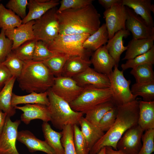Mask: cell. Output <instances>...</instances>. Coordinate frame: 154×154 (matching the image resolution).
I'll return each instance as SVG.
<instances>
[{"label":"cell","instance_id":"cell-1","mask_svg":"<svg viewBox=\"0 0 154 154\" xmlns=\"http://www.w3.org/2000/svg\"><path fill=\"white\" fill-rule=\"evenodd\" d=\"M59 34L91 35L100 26L101 16L92 4L75 9L57 12Z\"/></svg>","mask_w":154,"mask_h":154},{"label":"cell","instance_id":"cell-2","mask_svg":"<svg viewBox=\"0 0 154 154\" xmlns=\"http://www.w3.org/2000/svg\"><path fill=\"white\" fill-rule=\"evenodd\" d=\"M139 101L136 98L131 102L117 106L118 113L114 123L93 147L89 154H97L106 146L117 150V143L124 133L138 124Z\"/></svg>","mask_w":154,"mask_h":154},{"label":"cell","instance_id":"cell-3","mask_svg":"<svg viewBox=\"0 0 154 154\" xmlns=\"http://www.w3.org/2000/svg\"><path fill=\"white\" fill-rule=\"evenodd\" d=\"M55 77L42 62L25 61L20 76L16 79L19 86L28 93H41L52 86Z\"/></svg>","mask_w":154,"mask_h":154},{"label":"cell","instance_id":"cell-4","mask_svg":"<svg viewBox=\"0 0 154 154\" xmlns=\"http://www.w3.org/2000/svg\"><path fill=\"white\" fill-rule=\"evenodd\" d=\"M47 92L49 102L47 107L53 126L62 130L66 125H79L83 114L73 110L69 103L55 94L50 88Z\"/></svg>","mask_w":154,"mask_h":154},{"label":"cell","instance_id":"cell-5","mask_svg":"<svg viewBox=\"0 0 154 154\" xmlns=\"http://www.w3.org/2000/svg\"><path fill=\"white\" fill-rule=\"evenodd\" d=\"M90 35L88 34L58 35L46 44L48 48L56 53H61L70 56H79L89 58L92 51L84 48L83 44Z\"/></svg>","mask_w":154,"mask_h":154},{"label":"cell","instance_id":"cell-6","mask_svg":"<svg viewBox=\"0 0 154 154\" xmlns=\"http://www.w3.org/2000/svg\"><path fill=\"white\" fill-rule=\"evenodd\" d=\"M112 95L110 88L88 87L84 88L79 96L69 104L74 111L85 114L98 105L111 100Z\"/></svg>","mask_w":154,"mask_h":154},{"label":"cell","instance_id":"cell-7","mask_svg":"<svg viewBox=\"0 0 154 154\" xmlns=\"http://www.w3.org/2000/svg\"><path fill=\"white\" fill-rule=\"evenodd\" d=\"M58 9H50L40 18L35 20L33 28L35 39L47 44L59 34V26L57 15Z\"/></svg>","mask_w":154,"mask_h":154},{"label":"cell","instance_id":"cell-8","mask_svg":"<svg viewBox=\"0 0 154 154\" xmlns=\"http://www.w3.org/2000/svg\"><path fill=\"white\" fill-rule=\"evenodd\" d=\"M108 76L112 93V99L117 106L131 102L137 98L131 92L129 87L131 80L125 78L123 70H119L118 66H115L114 70Z\"/></svg>","mask_w":154,"mask_h":154},{"label":"cell","instance_id":"cell-9","mask_svg":"<svg viewBox=\"0 0 154 154\" xmlns=\"http://www.w3.org/2000/svg\"><path fill=\"white\" fill-rule=\"evenodd\" d=\"M105 25L109 34V39L115 33L121 30L126 29V22L127 17L126 7L121 3L116 4L106 10L103 13Z\"/></svg>","mask_w":154,"mask_h":154},{"label":"cell","instance_id":"cell-10","mask_svg":"<svg viewBox=\"0 0 154 154\" xmlns=\"http://www.w3.org/2000/svg\"><path fill=\"white\" fill-rule=\"evenodd\" d=\"M50 89L55 94L70 103L79 96L84 88L79 86L72 78L61 76L55 77Z\"/></svg>","mask_w":154,"mask_h":154},{"label":"cell","instance_id":"cell-11","mask_svg":"<svg viewBox=\"0 0 154 154\" xmlns=\"http://www.w3.org/2000/svg\"><path fill=\"white\" fill-rule=\"evenodd\" d=\"M20 120L13 121L7 116L2 131L0 134V154H20L16 146Z\"/></svg>","mask_w":154,"mask_h":154},{"label":"cell","instance_id":"cell-12","mask_svg":"<svg viewBox=\"0 0 154 154\" xmlns=\"http://www.w3.org/2000/svg\"><path fill=\"white\" fill-rule=\"evenodd\" d=\"M143 132L138 124L127 129L118 142L117 150L126 154H137L142 145L141 137Z\"/></svg>","mask_w":154,"mask_h":154},{"label":"cell","instance_id":"cell-13","mask_svg":"<svg viewBox=\"0 0 154 154\" xmlns=\"http://www.w3.org/2000/svg\"><path fill=\"white\" fill-rule=\"evenodd\" d=\"M127 17L126 29L131 32L133 38L141 39L154 37V27L149 26L140 16L126 7Z\"/></svg>","mask_w":154,"mask_h":154},{"label":"cell","instance_id":"cell-14","mask_svg":"<svg viewBox=\"0 0 154 154\" xmlns=\"http://www.w3.org/2000/svg\"><path fill=\"white\" fill-rule=\"evenodd\" d=\"M72 78L79 86L84 88L90 86L107 88L110 86L108 76L99 73L90 67Z\"/></svg>","mask_w":154,"mask_h":154},{"label":"cell","instance_id":"cell-15","mask_svg":"<svg viewBox=\"0 0 154 154\" xmlns=\"http://www.w3.org/2000/svg\"><path fill=\"white\" fill-rule=\"evenodd\" d=\"M16 109L23 112L21 116V121L26 125L33 120L39 119L43 122L50 121V116L47 106L39 104H27L23 106H16Z\"/></svg>","mask_w":154,"mask_h":154},{"label":"cell","instance_id":"cell-16","mask_svg":"<svg viewBox=\"0 0 154 154\" xmlns=\"http://www.w3.org/2000/svg\"><path fill=\"white\" fill-rule=\"evenodd\" d=\"M35 22V20L31 21L22 23L13 29L5 31L6 37L13 42L12 51L26 42L35 39L33 28Z\"/></svg>","mask_w":154,"mask_h":154},{"label":"cell","instance_id":"cell-17","mask_svg":"<svg viewBox=\"0 0 154 154\" xmlns=\"http://www.w3.org/2000/svg\"><path fill=\"white\" fill-rule=\"evenodd\" d=\"M90 60L94 69L97 72L108 76L113 71L116 62L107 49L106 45L95 51L91 55Z\"/></svg>","mask_w":154,"mask_h":154},{"label":"cell","instance_id":"cell-18","mask_svg":"<svg viewBox=\"0 0 154 154\" xmlns=\"http://www.w3.org/2000/svg\"><path fill=\"white\" fill-rule=\"evenodd\" d=\"M60 4L58 0H29L27 7L29 12L26 17L22 19V23L35 20L41 17L50 9Z\"/></svg>","mask_w":154,"mask_h":154},{"label":"cell","instance_id":"cell-19","mask_svg":"<svg viewBox=\"0 0 154 154\" xmlns=\"http://www.w3.org/2000/svg\"><path fill=\"white\" fill-rule=\"evenodd\" d=\"M17 140L25 145L31 153L41 151L47 154H56L45 141L37 138L28 130L18 131Z\"/></svg>","mask_w":154,"mask_h":154},{"label":"cell","instance_id":"cell-20","mask_svg":"<svg viewBox=\"0 0 154 154\" xmlns=\"http://www.w3.org/2000/svg\"><path fill=\"white\" fill-rule=\"evenodd\" d=\"M121 3L132 10L149 26L154 27L151 13H154V6L151 0H121Z\"/></svg>","mask_w":154,"mask_h":154},{"label":"cell","instance_id":"cell-21","mask_svg":"<svg viewBox=\"0 0 154 154\" xmlns=\"http://www.w3.org/2000/svg\"><path fill=\"white\" fill-rule=\"evenodd\" d=\"M130 34L126 29H121L116 32L114 36L109 39L106 46L109 54L114 60L118 67L121 54L127 49L123 45V39Z\"/></svg>","mask_w":154,"mask_h":154},{"label":"cell","instance_id":"cell-22","mask_svg":"<svg viewBox=\"0 0 154 154\" xmlns=\"http://www.w3.org/2000/svg\"><path fill=\"white\" fill-rule=\"evenodd\" d=\"M154 37L141 39L133 38L128 42L125 55L122 60L131 59L145 53L154 46Z\"/></svg>","mask_w":154,"mask_h":154},{"label":"cell","instance_id":"cell-23","mask_svg":"<svg viewBox=\"0 0 154 154\" xmlns=\"http://www.w3.org/2000/svg\"><path fill=\"white\" fill-rule=\"evenodd\" d=\"M91 64L89 58L70 56L64 65L61 76L72 78L84 71L90 67Z\"/></svg>","mask_w":154,"mask_h":154},{"label":"cell","instance_id":"cell-24","mask_svg":"<svg viewBox=\"0 0 154 154\" xmlns=\"http://www.w3.org/2000/svg\"><path fill=\"white\" fill-rule=\"evenodd\" d=\"M138 125L143 131L154 129V101L140 100Z\"/></svg>","mask_w":154,"mask_h":154},{"label":"cell","instance_id":"cell-25","mask_svg":"<svg viewBox=\"0 0 154 154\" xmlns=\"http://www.w3.org/2000/svg\"><path fill=\"white\" fill-rule=\"evenodd\" d=\"M79 125L90 151L94 145L104 135L105 132L98 126L91 123L83 117L81 118Z\"/></svg>","mask_w":154,"mask_h":154},{"label":"cell","instance_id":"cell-26","mask_svg":"<svg viewBox=\"0 0 154 154\" xmlns=\"http://www.w3.org/2000/svg\"><path fill=\"white\" fill-rule=\"evenodd\" d=\"M16 79L13 76L0 91V109L10 117L16 113V109L12 105L11 101L13 88Z\"/></svg>","mask_w":154,"mask_h":154},{"label":"cell","instance_id":"cell-27","mask_svg":"<svg viewBox=\"0 0 154 154\" xmlns=\"http://www.w3.org/2000/svg\"><path fill=\"white\" fill-rule=\"evenodd\" d=\"M108 40V33L105 24L103 23L96 32L87 38L84 42L83 46L86 50L95 51L105 45Z\"/></svg>","mask_w":154,"mask_h":154},{"label":"cell","instance_id":"cell-28","mask_svg":"<svg viewBox=\"0 0 154 154\" xmlns=\"http://www.w3.org/2000/svg\"><path fill=\"white\" fill-rule=\"evenodd\" d=\"M42 130L45 141L54 150L56 154H64L61 142L62 133L54 130L48 122H43Z\"/></svg>","mask_w":154,"mask_h":154},{"label":"cell","instance_id":"cell-29","mask_svg":"<svg viewBox=\"0 0 154 154\" xmlns=\"http://www.w3.org/2000/svg\"><path fill=\"white\" fill-rule=\"evenodd\" d=\"M11 104L14 107L21 104H39L48 106L49 104L47 91L41 93L33 92L29 94L19 96L13 93Z\"/></svg>","mask_w":154,"mask_h":154},{"label":"cell","instance_id":"cell-30","mask_svg":"<svg viewBox=\"0 0 154 154\" xmlns=\"http://www.w3.org/2000/svg\"><path fill=\"white\" fill-rule=\"evenodd\" d=\"M22 23V19L19 16L0 3V28L5 31L11 30Z\"/></svg>","mask_w":154,"mask_h":154},{"label":"cell","instance_id":"cell-31","mask_svg":"<svg viewBox=\"0 0 154 154\" xmlns=\"http://www.w3.org/2000/svg\"><path fill=\"white\" fill-rule=\"evenodd\" d=\"M116 105L112 99L100 104L87 112L85 118L89 122L98 126L99 123L105 114Z\"/></svg>","mask_w":154,"mask_h":154},{"label":"cell","instance_id":"cell-32","mask_svg":"<svg viewBox=\"0 0 154 154\" xmlns=\"http://www.w3.org/2000/svg\"><path fill=\"white\" fill-rule=\"evenodd\" d=\"M70 57L68 55L56 53L48 59L42 62L55 77L61 76L64 65Z\"/></svg>","mask_w":154,"mask_h":154},{"label":"cell","instance_id":"cell-33","mask_svg":"<svg viewBox=\"0 0 154 154\" xmlns=\"http://www.w3.org/2000/svg\"><path fill=\"white\" fill-rule=\"evenodd\" d=\"M130 73L135 78L136 83H144L154 81L153 64L139 65L132 68Z\"/></svg>","mask_w":154,"mask_h":154},{"label":"cell","instance_id":"cell-34","mask_svg":"<svg viewBox=\"0 0 154 154\" xmlns=\"http://www.w3.org/2000/svg\"><path fill=\"white\" fill-rule=\"evenodd\" d=\"M130 90L134 96H141L143 101H154V81L144 83H136L132 85Z\"/></svg>","mask_w":154,"mask_h":154},{"label":"cell","instance_id":"cell-35","mask_svg":"<svg viewBox=\"0 0 154 154\" xmlns=\"http://www.w3.org/2000/svg\"><path fill=\"white\" fill-rule=\"evenodd\" d=\"M154 64V46L145 53L127 60L125 63L121 64V67L122 70H125L145 64L153 65Z\"/></svg>","mask_w":154,"mask_h":154},{"label":"cell","instance_id":"cell-36","mask_svg":"<svg viewBox=\"0 0 154 154\" xmlns=\"http://www.w3.org/2000/svg\"><path fill=\"white\" fill-rule=\"evenodd\" d=\"M24 62L12 51L2 64L8 69L12 76L17 78L21 73Z\"/></svg>","mask_w":154,"mask_h":154},{"label":"cell","instance_id":"cell-37","mask_svg":"<svg viewBox=\"0 0 154 154\" xmlns=\"http://www.w3.org/2000/svg\"><path fill=\"white\" fill-rule=\"evenodd\" d=\"M62 132L61 142L64 148V154H77L73 141V126H66Z\"/></svg>","mask_w":154,"mask_h":154},{"label":"cell","instance_id":"cell-38","mask_svg":"<svg viewBox=\"0 0 154 154\" xmlns=\"http://www.w3.org/2000/svg\"><path fill=\"white\" fill-rule=\"evenodd\" d=\"M37 41L35 39L27 41L12 51L24 61L32 60Z\"/></svg>","mask_w":154,"mask_h":154},{"label":"cell","instance_id":"cell-39","mask_svg":"<svg viewBox=\"0 0 154 154\" xmlns=\"http://www.w3.org/2000/svg\"><path fill=\"white\" fill-rule=\"evenodd\" d=\"M73 141L77 154H89L85 139L78 125L73 126Z\"/></svg>","mask_w":154,"mask_h":154},{"label":"cell","instance_id":"cell-40","mask_svg":"<svg viewBox=\"0 0 154 154\" xmlns=\"http://www.w3.org/2000/svg\"><path fill=\"white\" fill-rule=\"evenodd\" d=\"M56 53L50 50L44 42L41 40H38L36 43L32 60L44 62Z\"/></svg>","mask_w":154,"mask_h":154},{"label":"cell","instance_id":"cell-41","mask_svg":"<svg viewBox=\"0 0 154 154\" xmlns=\"http://www.w3.org/2000/svg\"><path fill=\"white\" fill-rule=\"evenodd\" d=\"M141 140L142 145L137 154H152L154 151V129L145 131Z\"/></svg>","mask_w":154,"mask_h":154},{"label":"cell","instance_id":"cell-42","mask_svg":"<svg viewBox=\"0 0 154 154\" xmlns=\"http://www.w3.org/2000/svg\"><path fill=\"white\" fill-rule=\"evenodd\" d=\"M117 113V106L116 105L104 116L99 123V127L104 132L108 131L114 123Z\"/></svg>","mask_w":154,"mask_h":154},{"label":"cell","instance_id":"cell-43","mask_svg":"<svg viewBox=\"0 0 154 154\" xmlns=\"http://www.w3.org/2000/svg\"><path fill=\"white\" fill-rule=\"evenodd\" d=\"M28 2L27 0H10L6 7L23 19L27 15L26 10Z\"/></svg>","mask_w":154,"mask_h":154},{"label":"cell","instance_id":"cell-44","mask_svg":"<svg viewBox=\"0 0 154 154\" xmlns=\"http://www.w3.org/2000/svg\"><path fill=\"white\" fill-rule=\"evenodd\" d=\"M5 31L2 29L0 33V63L4 61L12 51L13 42L6 37Z\"/></svg>","mask_w":154,"mask_h":154},{"label":"cell","instance_id":"cell-45","mask_svg":"<svg viewBox=\"0 0 154 154\" xmlns=\"http://www.w3.org/2000/svg\"><path fill=\"white\" fill-rule=\"evenodd\" d=\"M93 0H62L60 1V6L57 12L69 9H77L92 4Z\"/></svg>","mask_w":154,"mask_h":154},{"label":"cell","instance_id":"cell-46","mask_svg":"<svg viewBox=\"0 0 154 154\" xmlns=\"http://www.w3.org/2000/svg\"><path fill=\"white\" fill-rule=\"evenodd\" d=\"M12 76L6 67L2 63H0V86H4Z\"/></svg>","mask_w":154,"mask_h":154},{"label":"cell","instance_id":"cell-47","mask_svg":"<svg viewBox=\"0 0 154 154\" xmlns=\"http://www.w3.org/2000/svg\"><path fill=\"white\" fill-rule=\"evenodd\" d=\"M121 0H98L99 3L103 7L105 10L111 8L115 4L121 3Z\"/></svg>","mask_w":154,"mask_h":154},{"label":"cell","instance_id":"cell-48","mask_svg":"<svg viewBox=\"0 0 154 154\" xmlns=\"http://www.w3.org/2000/svg\"><path fill=\"white\" fill-rule=\"evenodd\" d=\"M7 115L0 109V134L4 126Z\"/></svg>","mask_w":154,"mask_h":154},{"label":"cell","instance_id":"cell-49","mask_svg":"<svg viewBox=\"0 0 154 154\" xmlns=\"http://www.w3.org/2000/svg\"><path fill=\"white\" fill-rule=\"evenodd\" d=\"M105 154H126L121 151L116 150L110 146L105 147Z\"/></svg>","mask_w":154,"mask_h":154},{"label":"cell","instance_id":"cell-50","mask_svg":"<svg viewBox=\"0 0 154 154\" xmlns=\"http://www.w3.org/2000/svg\"><path fill=\"white\" fill-rule=\"evenodd\" d=\"M97 154H105V147L101 149Z\"/></svg>","mask_w":154,"mask_h":154},{"label":"cell","instance_id":"cell-51","mask_svg":"<svg viewBox=\"0 0 154 154\" xmlns=\"http://www.w3.org/2000/svg\"><path fill=\"white\" fill-rule=\"evenodd\" d=\"M3 86H0V91L1 90Z\"/></svg>","mask_w":154,"mask_h":154},{"label":"cell","instance_id":"cell-52","mask_svg":"<svg viewBox=\"0 0 154 154\" xmlns=\"http://www.w3.org/2000/svg\"><path fill=\"white\" fill-rule=\"evenodd\" d=\"M33 154V153H32V154Z\"/></svg>","mask_w":154,"mask_h":154},{"label":"cell","instance_id":"cell-53","mask_svg":"<svg viewBox=\"0 0 154 154\" xmlns=\"http://www.w3.org/2000/svg\"></svg>","mask_w":154,"mask_h":154},{"label":"cell","instance_id":"cell-54","mask_svg":"<svg viewBox=\"0 0 154 154\" xmlns=\"http://www.w3.org/2000/svg\"></svg>","mask_w":154,"mask_h":154}]
</instances>
